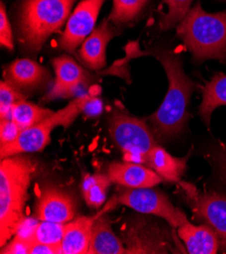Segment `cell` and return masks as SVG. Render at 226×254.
Segmentation results:
<instances>
[{
  "label": "cell",
  "instance_id": "cell-9",
  "mask_svg": "<svg viewBox=\"0 0 226 254\" xmlns=\"http://www.w3.org/2000/svg\"><path fill=\"white\" fill-rule=\"evenodd\" d=\"M106 0H81L70 14L66 28L60 39V46L73 53L91 34Z\"/></svg>",
  "mask_w": 226,
  "mask_h": 254
},
{
  "label": "cell",
  "instance_id": "cell-10",
  "mask_svg": "<svg viewBox=\"0 0 226 254\" xmlns=\"http://www.w3.org/2000/svg\"><path fill=\"white\" fill-rule=\"evenodd\" d=\"M52 64L55 70V82L44 97L45 101L69 98L91 79L90 74L69 56L63 55L54 58Z\"/></svg>",
  "mask_w": 226,
  "mask_h": 254
},
{
  "label": "cell",
  "instance_id": "cell-27",
  "mask_svg": "<svg viewBox=\"0 0 226 254\" xmlns=\"http://www.w3.org/2000/svg\"><path fill=\"white\" fill-rule=\"evenodd\" d=\"M21 131L19 126L11 119H2L0 123V146L15 141Z\"/></svg>",
  "mask_w": 226,
  "mask_h": 254
},
{
  "label": "cell",
  "instance_id": "cell-2",
  "mask_svg": "<svg viewBox=\"0 0 226 254\" xmlns=\"http://www.w3.org/2000/svg\"><path fill=\"white\" fill-rule=\"evenodd\" d=\"M38 163L21 154L1 159L0 163V246L17 234L24 221L29 188Z\"/></svg>",
  "mask_w": 226,
  "mask_h": 254
},
{
  "label": "cell",
  "instance_id": "cell-6",
  "mask_svg": "<svg viewBox=\"0 0 226 254\" xmlns=\"http://www.w3.org/2000/svg\"><path fill=\"white\" fill-rule=\"evenodd\" d=\"M110 133L128 162L147 163L150 150L156 146L147 124L121 110H115L110 118Z\"/></svg>",
  "mask_w": 226,
  "mask_h": 254
},
{
  "label": "cell",
  "instance_id": "cell-3",
  "mask_svg": "<svg viewBox=\"0 0 226 254\" xmlns=\"http://www.w3.org/2000/svg\"><path fill=\"white\" fill-rule=\"evenodd\" d=\"M178 37L198 61L226 57V12H206L197 2L178 24Z\"/></svg>",
  "mask_w": 226,
  "mask_h": 254
},
{
  "label": "cell",
  "instance_id": "cell-28",
  "mask_svg": "<svg viewBox=\"0 0 226 254\" xmlns=\"http://www.w3.org/2000/svg\"><path fill=\"white\" fill-rule=\"evenodd\" d=\"M32 241L28 236L17 233L11 242L1 249L2 254H30Z\"/></svg>",
  "mask_w": 226,
  "mask_h": 254
},
{
  "label": "cell",
  "instance_id": "cell-18",
  "mask_svg": "<svg viewBox=\"0 0 226 254\" xmlns=\"http://www.w3.org/2000/svg\"><path fill=\"white\" fill-rule=\"evenodd\" d=\"M123 254L127 253L120 239L104 218L96 219L92 226L91 240L87 254Z\"/></svg>",
  "mask_w": 226,
  "mask_h": 254
},
{
  "label": "cell",
  "instance_id": "cell-29",
  "mask_svg": "<svg viewBox=\"0 0 226 254\" xmlns=\"http://www.w3.org/2000/svg\"><path fill=\"white\" fill-rule=\"evenodd\" d=\"M30 254H62V246L32 242Z\"/></svg>",
  "mask_w": 226,
  "mask_h": 254
},
{
  "label": "cell",
  "instance_id": "cell-11",
  "mask_svg": "<svg viewBox=\"0 0 226 254\" xmlns=\"http://www.w3.org/2000/svg\"><path fill=\"white\" fill-rule=\"evenodd\" d=\"M75 214L76 204L68 192L50 187L42 191L37 206V218L40 221L66 224Z\"/></svg>",
  "mask_w": 226,
  "mask_h": 254
},
{
  "label": "cell",
  "instance_id": "cell-8",
  "mask_svg": "<svg viewBox=\"0 0 226 254\" xmlns=\"http://www.w3.org/2000/svg\"><path fill=\"white\" fill-rule=\"evenodd\" d=\"M182 187L193 212L215 231L219 239V250L226 253V195L200 193L195 187L186 183H182Z\"/></svg>",
  "mask_w": 226,
  "mask_h": 254
},
{
  "label": "cell",
  "instance_id": "cell-22",
  "mask_svg": "<svg viewBox=\"0 0 226 254\" xmlns=\"http://www.w3.org/2000/svg\"><path fill=\"white\" fill-rule=\"evenodd\" d=\"M66 224L41 221L33 227L29 237L32 242L61 245ZM62 246V245H61Z\"/></svg>",
  "mask_w": 226,
  "mask_h": 254
},
{
  "label": "cell",
  "instance_id": "cell-12",
  "mask_svg": "<svg viewBox=\"0 0 226 254\" xmlns=\"http://www.w3.org/2000/svg\"><path fill=\"white\" fill-rule=\"evenodd\" d=\"M178 234L190 254H215L219 251V239L212 228L208 224L193 225L181 210Z\"/></svg>",
  "mask_w": 226,
  "mask_h": 254
},
{
  "label": "cell",
  "instance_id": "cell-20",
  "mask_svg": "<svg viewBox=\"0 0 226 254\" xmlns=\"http://www.w3.org/2000/svg\"><path fill=\"white\" fill-rule=\"evenodd\" d=\"M53 114L54 112L51 110L39 107L24 99L12 107L10 119L16 123L19 126V128L23 131L41 123Z\"/></svg>",
  "mask_w": 226,
  "mask_h": 254
},
{
  "label": "cell",
  "instance_id": "cell-4",
  "mask_svg": "<svg viewBox=\"0 0 226 254\" xmlns=\"http://www.w3.org/2000/svg\"><path fill=\"white\" fill-rule=\"evenodd\" d=\"M77 0H24L19 16L21 43L40 51L45 41L67 22Z\"/></svg>",
  "mask_w": 226,
  "mask_h": 254
},
{
  "label": "cell",
  "instance_id": "cell-30",
  "mask_svg": "<svg viewBox=\"0 0 226 254\" xmlns=\"http://www.w3.org/2000/svg\"><path fill=\"white\" fill-rule=\"evenodd\" d=\"M103 104L100 99L92 96H88L87 100L85 101L82 113L88 117H95L102 113Z\"/></svg>",
  "mask_w": 226,
  "mask_h": 254
},
{
  "label": "cell",
  "instance_id": "cell-31",
  "mask_svg": "<svg viewBox=\"0 0 226 254\" xmlns=\"http://www.w3.org/2000/svg\"><path fill=\"white\" fill-rule=\"evenodd\" d=\"M218 163H219V168H220L221 174L223 175L224 180L226 181V146H223L221 152L219 153Z\"/></svg>",
  "mask_w": 226,
  "mask_h": 254
},
{
  "label": "cell",
  "instance_id": "cell-16",
  "mask_svg": "<svg viewBox=\"0 0 226 254\" xmlns=\"http://www.w3.org/2000/svg\"><path fill=\"white\" fill-rule=\"evenodd\" d=\"M95 220L93 217L83 216L66 223L61 244L63 254L88 253L92 226Z\"/></svg>",
  "mask_w": 226,
  "mask_h": 254
},
{
  "label": "cell",
  "instance_id": "cell-7",
  "mask_svg": "<svg viewBox=\"0 0 226 254\" xmlns=\"http://www.w3.org/2000/svg\"><path fill=\"white\" fill-rule=\"evenodd\" d=\"M118 200L136 212L162 218L173 228L180 226V209H175L166 195L157 190L126 188L120 192Z\"/></svg>",
  "mask_w": 226,
  "mask_h": 254
},
{
  "label": "cell",
  "instance_id": "cell-26",
  "mask_svg": "<svg viewBox=\"0 0 226 254\" xmlns=\"http://www.w3.org/2000/svg\"><path fill=\"white\" fill-rule=\"evenodd\" d=\"M0 44L2 47L8 49L9 51L13 50V37L11 25L7 17L4 3L1 2V8H0Z\"/></svg>",
  "mask_w": 226,
  "mask_h": 254
},
{
  "label": "cell",
  "instance_id": "cell-19",
  "mask_svg": "<svg viewBox=\"0 0 226 254\" xmlns=\"http://www.w3.org/2000/svg\"><path fill=\"white\" fill-rule=\"evenodd\" d=\"M222 106H226V74L218 73L203 89L199 115L207 126H210L212 113Z\"/></svg>",
  "mask_w": 226,
  "mask_h": 254
},
{
  "label": "cell",
  "instance_id": "cell-5",
  "mask_svg": "<svg viewBox=\"0 0 226 254\" xmlns=\"http://www.w3.org/2000/svg\"><path fill=\"white\" fill-rule=\"evenodd\" d=\"M88 96L82 95L73 99L64 109L54 113L31 128L21 131L18 138L12 143L0 146V158L4 159L18 154L42 151L50 143L51 133L55 128L59 126L67 128L82 113Z\"/></svg>",
  "mask_w": 226,
  "mask_h": 254
},
{
  "label": "cell",
  "instance_id": "cell-14",
  "mask_svg": "<svg viewBox=\"0 0 226 254\" xmlns=\"http://www.w3.org/2000/svg\"><path fill=\"white\" fill-rule=\"evenodd\" d=\"M113 183L130 189L153 188L162 182L161 177L151 168L134 162H114L108 168Z\"/></svg>",
  "mask_w": 226,
  "mask_h": 254
},
{
  "label": "cell",
  "instance_id": "cell-25",
  "mask_svg": "<svg viewBox=\"0 0 226 254\" xmlns=\"http://www.w3.org/2000/svg\"><path fill=\"white\" fill-rule=\"evenodd\" d=\"M26 99L19 88L3 80L0 83V118L10 119L11 109L14 105Z\"/></svg>",
  "mask_w": 226,
  "mask_h": 254
},
{
  "label": "cell",
  "instance_id": "cell-21",
  "mask_svg": "<svg viewBox=\"0 0 226 254\" xmlns=\"http://www.w3.org/2000/svg\"><path fill=\"white\" fill-rule=\"evenodd\" d=\"M112 183L108 174L86 175L82 183V193L86 204L92 208L102 206Z\"/></svg>",
  "mask_w": 226,
  "mask_h": 254
},
{
  "label": "cell",
  "instance_id": "cell-17",
  "mask_svg": "<svg viewBox=\"0 0 226 254\" xmlns=\"http://www.w3.org/2000/svg\"><path fill=\"white\" fill-rule=\"evenodd\" d=\"M188 157L189 156L185 158L174 157L163 148L156 145L149 152L147 164L162 180L170 183H178L185 173Z\"/></svg>",
  "mask_w": 226,
  "mask_h": 254
},
{
  "label": "cell",
  "instance_id": "cell-15",
  "mask_svg": "<svg viewBox=\"0 0 226 254\" xmlns=\"http://www.w3.org/2000/svg\"><path fill=\"white\" fill-rule=\"evenodd\" d=\"M4 77L19 89H33L47 81L50 73L39 63L23 58L13 61L6 68Z\"/></svg>",
  "mask_w": 226,
  "mask_h": 254
},
{
  "label": "cell",
  "instance_id": "cell-23",
  "mask_svg": "<svg viewBox=\"0 0 226 254\" xmlns=\"http://www.w3.org/2000/svg\"><path fill=\"white\" fill-rule=\"evenodd\" d=\"M146 2L147 0H113L109 19L117 24L129 22L139 15Z\"/></svg>",
  "mask_w": 226,
  "mask_h": 254
},
{
  "label": "cell",
  "instance_id": "cell-24",
  "mask_svg": "<svg viewBox=\"0 0 226 254\" xmlns=\"http://www.w3.org/2000/svg\"><path fill=\"white\" fill-rule=\"evenodd\" d=\"M168 10L159 22L161 30H169L178 25L191 9L193 0H163Z\"/></svg>",
  "mask_w": 226,
  "mask_h": 254
},
{
  "label": "cell",
  "instance_id": "cell-13",
  "mask_svg": "<svg viewBox=\"0 0 226 254\" xmlns=\"http://www.w3.org/2000/svg\"><path fill=\"white\" fill-rule=\"evenodd\" d=\"M116 32L106 19L95 28L83 41L78 51L81 63L90 70H99L106 66V50L109 42L115 37Z\"/></svg>",
  "mask_w": 226,
  "mask_h": 254
},
{
  "label": "cell",
  "instance_id": "cell-1",
  "mask_svg": "<svg viewBox=\"0 0 226 254\" xmlns=\"http://www.w3.org/2000/svg\"><path fill=\"white\" fill-rule=\"evenodd\" d=\"M151 55L162 65L168 88L162 104L149 117V122L157 138L168 139L185 129L189 120L187 108L195 90V83L185 73L181 58L173 51L160 49Z\"/></svg>",
  "mask_w": 226,
  "mask_h": 254
}]
</instances>
